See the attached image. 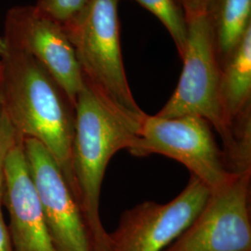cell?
<instances>
[{
    "label": "cell",
    "instance_id": "cell-11",
    "mask_svg": "<svg viewBox=\"0 0 251 251\" xmlns=\"http://www.w3.org/2000/svg\"><path fill=\"white\" fill-rule=\"evenodd\" d=\"M207 15L222 65L251 28V0H213Z\"/></svg>",
    "mask_w": 251,
    "mask_h": 251
},
{
    "label": "cell",
    "instance_id": "cell-7",
    "mask_svg": "<svg viewBox=\"0 0 251 251\" xmlns=\"http://www.w3.org/2000/svg\"><path fill=\"white\" fill-rule=\"evenodd\" d=\"M210 190L191 175L184 190L167 204L147 201L123 213L114 233L110 251H164L196 219Z\"/></svg>",
    "mask_w": 251,
    "mask_h": 251
},
{
    "label": "cell",
    "instance_id": "cell-15",
    "mask_svg": "<svg viewBox=\"0 0 251 251\" xmlns=\"http://www.w3.org/2000/svg\"><path fill=\"white\" fill-rule=\"evenodd\" d=\"M15 138L16 133L0 106V159L6 155Z\"/></svg>",
    "mask_w": 251,
    "mask_h": 251
},
{
    "label": "cell",
    "instance_id": "cell-8",
    "mask_svg": "<svg viewBox=\"0 0 251 251\" xmlns=\"http://www.w3.org/2000/svg\"><path fill=\"white\" fill-rule=\"evenodd\" d=\"M1 36L11 47L39 63L75 107L84 77L75 49L61 24L36 6H16L7 12Z\"/></svg>",
    "mask_w": 251,
    "mask_h": 251
},
{
    "label": "cell",
    "instance_id": "cell-1",
    "mask_svg": "<svg viewBox=\"0 0 251 251\" xmlns=\"http://www.w3.org/2000/svg\"><path fill=\"white\" fill-rule=\"evenodd\" d=\"M0 62L4 68V114L20 138L36 140L53 156L76 198L72 168L75 107L39 63L2 36Z\"/></svg>",
    "mask_w": 251,
    "mask_h": 251
},
{
    "label": "cell",
    "instance_id": "cell-9",
    "mask_svg": "<svg viewBox=\"0 0 251 251\" xmlns=\"http://www.w3.org/2000/svg\"><path fill=\"white\" fill-rule=\"evenodd\" d=\"M27 165L57 251H93L80 206L53 156L34 139L23 140Z\"/></svg>",
    "mask_w": 251,
    "mask_h": 251
},
{
    "label": "cell",
    "instance_id": "cell-4",
    "mask_svg": "<svg viewBox=\"0 0 251 251\" xmlns=\"http://www.w3.org/2000/svg\"><path fill=\"white\" fill-rule=\"evenodd\" d=\"M188 36L179 83L171 99L155 115L164 118L198 116L219 133L228 163L235 171V148L220 102L221 64L207 14L189 17Z\"/></svg>",
    "mask_w": 251,
    "mask_h": 251
},
{
    "label": "cell",
    "instance_id": "cell-3",
    "mask_svg": "<svg viewBox=\"0 0 251 251\" xmlns=\"http://www.w3.org/2000/svg\"><path fill=\"white\" fill-rule=\"evenodd\" d=\"M119 0H90L63 25L80 65L84 80L139 131L146 114L139 107L126 75L119 36Z\"/></svg>",
    "mask_w": 251,
    "mask_h": 251
},
{
    "label": "cell",
    "instance_id": "cell-12",
    "mask_svg": "<svg viewBox=\"0 0 251 251\" xmlns=\"http://www.w3.org/2000/svg\"><path fill=\"white\" fill-rule=\"evenodd\" d=\"M134 1L148 9L166 27L181 59L185 52L188 36V20L181 0Z\"/></svg>",
    "mask_w": 251,
    "mask_h": 251
},
{
    "label": "cell",
    "instance_id": "cell-2",
    "mask_svg": "<svg viewBox=\"0 0 251 251\" xmlns=\"http://www.w3.org/2000/svg\"><path fill=\"white\" fill-rule=\"evenodd\" d=\"M137 130L84 80L75 104L72 168L76 198L93 251H110V237L100 216V189L109 161L129 150Z\"/></svg>",
    "mask_w": 251,
    "mask_h": 251
},
{
    "label": "cell",
    "instance_id": "cell-13",
    "mask_svg": "<svg viewBox=\"0 0 251 251\" xmlns=\"http://www.w3.org/2000/svg\"><path fill=\"white\" fill-rule=\"evenodd\" d=\"M90 0H38L36 6L41 12L62 25L75 18Z\"/></svg>",
    "mask_w": 251,
    "mask_h": 251
},
{
    "label": "cell",
    "instance_id": "cell-5",
    "mask_svg": "<svg viewBox=\"0 0 251 251\" xmlns=\"http://www.w3.org/2000/svg\"><path fill=\"white\" fill-rule=\"evenodd\" d=\"M206 119L198 116L164 118L146 114L128 152L135 156L162 154L179 162L210 191L237 174L220 150Z\"/></svg>",
    "mask_w": 251,
    "mask_h": 251
},
{
    "label": "cell",
    "instance_id": "cell-14",
    "mask_svg": "<svg viewBox=\"0 0 251 251\" xmlns=\"http://www.w3.org/2000/svg\"><path fill=\"white\" fill-rule=\"evenodd\" d=\"M7 154V153H6ZM5 156L0 159V251H14L9 236V229L4 221L2 206H3V191H4V160Z\"/></svg>",
    "mask_w": 251,
    "mask_h": 251
},
{
    "label": "cell",
    "instance_id": "cell-17",
    "mask_svg": "<svg viewBox=\"0 0 251 251\" xmlns=\"http://www.w3.org/2000/svg\"><path fill=\"white\" fill-rule=\"evenodd\" d=\"M3 82H4V68H3V64L0 62V106H1V101H2Z\"/></svg>",
    "mask_w": 251,
    "mask_h": 251
},
{
    "label": "cell",
    "instance_id": "cell-6",
    "mask_svg": "<svg viewBox=\"0 0 251 251\" xmlns=\"http://www.w3.org/2000/svg\"><path fill=\"white\" fill-rule=\"evenodd\" d=\"M251 171L210 191L202 210L164 251H251Z\"/></svg>",
    "mask_w": 251,
    "mask_h": 251
},
{
    "label": "cell",
    "instance_id": "cell-10",
    "mask_svg": "<svg viewBox=\"0 0 251 251\" xmlns=\"http://www.w3.org/2000/svg\"><path fill=\"white\" fill-rule=\"evenodd\" d=\"M3 206L8 209L14 251H57L27 165L23 139L16 134L4 160Z\"/></svg>",
    "mask_w": 251,
    "mask_h": 251
},
{
    "label": "cell",
    "instance_id": "cell-16",
    "mask_svg": "<svg viewBox=\"0 0 251 251\" xmlns=\"http://www.w3.org/2000/svg\"><path fill=\"white\" fill-rule=\"evenodd\" d=\"M181 2L189 18L207 14L213 0H181Z\"/></svg>",
    "mask_w": 251,
    "mask_h": 251
}]
</instances>
